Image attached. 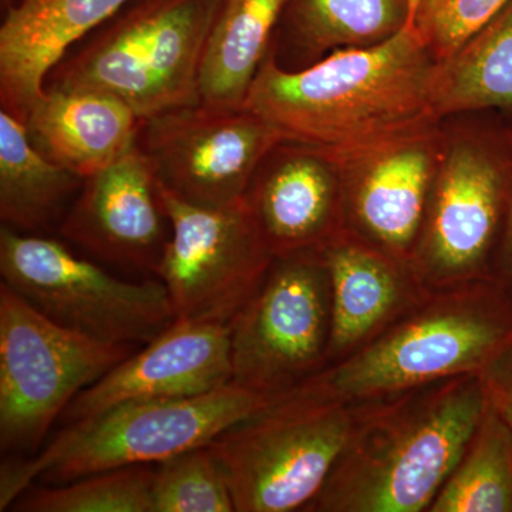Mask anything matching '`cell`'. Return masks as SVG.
Masks as SVG:
<instances>
[{
    "instance_id": "4",
    "label": "cell",
    "mask_w": 512,
    "mask_h": 512,
    "mask_svg": "<svg viewBox=\"0 0 512 512\" xmlns=\"http://www.w3.org/2000/svg\"><path fill=\"white\" fill-rule=\"evenodd\" d=\"M278 397L229 383L201 396L130 400L73 421L42 451L3 460L0 511H9L39 478L45 484L69 483L113 468L158 464L205 446Z\"/></svg>"
},
{
    "instance_id": "30",
    "label": "cell",
    "mask_w": 512,
    "mask_h": 512,
    "mask_svg": "<svg viewBox=\"0 0 512 512\" xmlns=\"http://www.w3.org/2000/svg\"><path fill=\"white\" fill-rule=\"evenodd\" d=\"M407 2H409L410 20H412L414 12H416L417 8H419V5L421 2H423V0H407Z\"/></svg>"
},
{
    "instance_id": "28",
    "label": "cell",
    "mask_w": 512,
    "mask_h": 512,
    "mask_svg": "<svg viewBox=\"0 0 512 512\" xmlns=\"http://www.w3.org/2000/svg\"><path fill=\"white\" fill-rule=\"evenodd\" d=\"M485 397L512 431V343L480 373Z\"/></svg>"
},
{
    "instance_id": "3",
    "label": "cell",
    "mask_w": 512,
    "mask_h": 512,
    "mask_svg": "<svg viewBox=\"0 0 512 512\" xmlns=\"http://www.w3.org/2000/svg\"><path fill=\"white\" fill-rule=\"evenodd\" d=\"M512 343V293L497 281L431 291L382 335L296 389L330 399H386L480 375Z\"/></svg>"
},
{
    "instance_id": "27",
    "label": "cell",
    "mask_w": 512,
    "mask_h": 512,
    "mask_svg": "<svg viewBox=\"0 0 512 512\" xmlns=\"http://www.w3.org/2000/svg\"><path fill=\"white\" fill-rule=\"evenodd\" d=\"M511 0H423L409 25L436 62L456 53Z\"/></svg>"
},
{
    "instance_id": "12",
    "label": "cell",
    "mask_w": 512,
    "mask_h": 512,
    "mask_svg": "<svg viewBox=\"0 0 512 512\" xmlns=\"http://www.w3.org/2000/svg\"><path fill=\"white\" fill-rule=\"evenodd\" d=\"M285 138L245 107L197 103L141 120L137 144L157 183L201 207L244 202L256 168Z\"/></svg>"
},
{
    "instance_id": "19",
    "label": "cell",
    "mask_w": 512,
    "mask_h": 512,
    "mask_svg": "<svg viewBox=\"0 0 512 512\" xmlns=\"http://www.w3.org/2000/svg\"><path fill=\"white\" fill-rule=\"evenodd\" d=\"M25 124L43 156L86 180L136 143L141 119L110 94L45 87Z\"/></svg>"
},
{
    "instance_id": "29",
    "label": "cell",
    "mask_w": 512,
    "mask_h": 512,
    "mask_svg": "<svg viewBox=\"0 0 512 512\" xmlns=\"http://www.w3.org/2000/svg\"><path fill=\"white\" fill-rule=\"evenodd\" d=\"M507 131L512 151V121L507 124ZM495 281L512 293V187L507 228H505L503 244H501L500 254H498L497 266H495Z\"/></svg>"
},
{
    "instance_id": "10",
    "label": "cell",
    "mask_w": 512,
    "mask_h": 512,
    "mask_svg": "<svg viewBox=\"0 0 512 512\" xmlns=\"http://www.w3.org/2000/svg\"><path fill=\"white\" fill-rule=\"evenodd\" d=\"M231 326L232 383L282 396L328 366L332 291L320 252L274 258Z\"/></svg>"
},
{
    "instance_id": "26",
    "label": "cell",
    "mask_w": 512,
    "mask_h": 512,
    "mask_svg": "<svg viewBox=\"0 0 512 512\" xmlns=\"http://www.w3.org/2000/svg\"><path fill=\"white\" fill-rule=\"evenodd\" d=\"M153 512H235L227 476L208 444L158 463Z\"/></svg>"
},
{
    "instance_id": "13",
    "label": "cell",
    "mask_w": 512,
    "mask_h": 512,
    "mask_svg": "<svg viewBox=\"0 0 512 512\" xmlns=\"http://www.w3.org/2000/svg\"><path fill=\"white\" fill-rule=\"evenodd\" d=\"M439 128L339 163L346 229L410 264L443 151Z\"/></svg>"
},
{
    "instance_id": "23",
    "label": "cell",
    "mask_w": 512,
    "mask_h": 512,
    "mask_svg": "<svg viewBox=\"0 0 512 512\" xmlns=\"http://www.w3.org/2000/svg\"><path fill=\"white\" fill-rule=\"evenodd\" d=\"M427 512H512V431L490 403Z\"/></svg>"
},
{
    "instance_id": "14",
    "label": "cell",
    "mask_w": 512,
    "mask_h": 512,
    "mask_svg": "<svg viewBox=\"0 0 512 512\" xmlns=\"http://www.w3.org/2000/svg\"><path fill=\"white\" fill-rule=\"evenodd\" d=\"M244 204L274 258L320 252L346 231L339 164L303 144L284 141L264 158Z\"/></svg>"
},
{
    "instance_id": "20",
    "label": "cell",
    "mask_w": 512,
    "mask_h": 512,
    "mask_svg": "<svg viewBox=\"0 0 512 512\" xmlns=\"http://www.w3.org/2000/svg\"><path fill=\"white\" fill-rule=\"evenodd\" d=\"M289 2L218 0L201 63V103L242 107Z\"/></svg>"
},
{
    "instance_id": "11",
    "label": "cell",
    "mask_w": 512,
    "mask_h": 512,
    "mask_svg": "<svg viewBox=\"0 0 512 512\" xmlns=\"http://www.w3.org/2000/svg\"><path fill=\"white\" fill-rule=\"evenodd\" d=\"M157 194L170 238L154 274L167 288L175 318L231 322L274 261L244 202L201 207L158 183Z\"/></svg>"
},
{
    "instance_id": "18",
    "label": "cell",
    "mask_w": 512,
    "mask_h": 512,
    "mask_svg": "<svg viewBox=\"0 0 512 512\" xmlns=\"http://www.w3.org/2000/svg\"><path fill=\"white\" fill-rule=\"evenodd\" d=\"M134 0H25L9 5L0 28L2 109L25 123L47 76L70 47Z\"/></svg>"
},
{
    "instance_id": "8",
    "label": "cell",
    "mask_w": 512,
    "mask_h": 512,
    "mask_svg": "<svg viewBox=\"0 0 512 512\" xmlns=\"http://www.w3.org/2000/svg\"><path fill=\"white\" fill-rule=\"evenodd\" d=\"M56 323L0 284V447L36 454L50 427L87 387L136 352Z\"/></svg>"
},
{
    "instance_id": "25",
    "label": "cell",
    "mask_w": 512,
    "mask_h": 512,
    "mask_svg": "<svg viewBox=\"0 0 512 512\" xmlns=\"http://www.w3.org/2000/svg\"><path fill=\"white\" fill-rule=\"evenodd\" d=\"M154 468L136 464L100 471L63 484L30 485L10 511L153 512Z\"/></svg>"
},
{
    "instance_id": "6",
    "label": "cell",
    "mask_w": 512,
    "mask_h": 512,
    "mask_svg": "<svg viewBox=\"0 0 512 512\" xmlns=\"http://www.w3.org/2000/svg\"><path fill=\"white\" fill-rule=\"evenodd\" d=\"M375 402L295 389L218 434L235 512H303Z\"/></svg>"
},
{
    "instance_id": "9",
    "label": "cell",
    "mask_w": 512,
    "mask_h": 512,
    "mask_svg": "<svg viewBox=\"0 0 512 512\" xmlns=\"http://www.w3.org/2000/svg\"><path fill=\"white\" fill-rule=\"evenodd\" d=\"M0 274L47 318L100 342L147 345L177 319L163 282L121 281L55 239L5 225Z\"/></svg>"
},
{
    "instance_id": "7",
    "label": "cell",
    "mask_w": 512,
    "mask_h": 512,
    "mask_svg": "<svg viewBox=\"0 0 512 512\" xmlns=\"http://www.w3.org/2000/svg\"><path fill=\"white\" fill-rule=\"evenodd\" d=\"M507 126L443 141L412 265L431 291L495 281L510 212Z\"/></svg>"
},
{
    "instance_id": "31",
    "label": "cell",
    "mask_w": 512,
    "mask_h": 512,
    "mask_svg": "<svg viewBox=\"0 0 512 512\" xmlns=\"http://www.w3.org/2000/svg\"><path fill=\"white\" fill-rule=\"evenodd\" d=\"M20 2H25V0H18V2H16V3H20ZM13 5H15V3H13Z\"/></svg>"
},
{
    "instance_id": "21",
    "label": "cell",
    "mask_w": 512,
    "mask_h": 512,
    "mask_svg": "<svg viewBox=\"0 0 512 512\" xmlns=\"http://www.w3.org/2000/svg\"><path fill=\"white\" fill-rule=\"evenodd\" d=\"M83 178L43 156L23 121L0 110V218L3 225L36 234L66 215Z\"/></svg>"
},
{
    "instance_id": "22",
    "label": "cell",
    "mask_w": 512,
    "mask_h": 512,
    "mask_svg": "<svg viewBox=\"0 0 512 512\" xmlns=\"http://www.w3.org/2000/svg\"><path fill=\"white\" fill-rule=\"evenodd\" d=\"M431 96L440 120L473 111H512V0L456 53L436 63Z\"/></svg>"
},
{
    "instance_id": "17",
    "label": "cell",
    "mask_w": 512,
    "mask_h": 512,
    "mask_svg": "<svg viewBox=\"0 0 512 512\" xmlns=\"http://www.w3.org/2000/svg\"><path fill=\"white\" fill-rule=\"evenodd\" d=\"M320 254L332 291L326 367L365 348L431 292L410 262L387 254L348 229Z\"/></svg>"
},
{
    "instance_id": "1",
    "label": "cell",
    "mask_w": 512,
    "mask_h": 512,
    "mask_svg": "<svg viewBox=\"0 0 512 512\" xmlns=\"http://www.w3.org/2000/svg\"><path fill=\"white\" fill-rule=\"evenodd\" d=\"M436 59L412 26L377 45L346 47L289 72L269 52L242 107L289 143L336 163L440 127L434 113Z\"/></svg>"
},
{
    "instance_id": "16",
    "label": "cell",
    "mask_w": 512,
    "mask_h": 512,
    "mask_svg": "<svg viewBox=\"0 0 512 512\" xmlns=\"http://www.w3.org/2000/svg\"><path fill=\"white\" fill-rule=\"evenodd\" d=\"M165 221L156 173L136 141L84 180L60 232L104 261L154 272L170 238Z\"/></svg>"
},
{
    "instance_id": "5",
    "label": "cell",
    "mask_w": 512,
    "mask_h": 512,
    "mask_svg": "<svg viewBox=\"0 0 512 512\" xmlns=\"http://www.w3.org/2000/svg\"><path fill=\"white\" fill-rule=\"evenodd\" d=\"M218 0H134L84 37L45 87L94 90L141 120L200 103V72Z\"/></svg>"
},
{
    "instance_id": "15",
    "label": "cell",
    "mask_w": 512,
    "mask_h": 512,
    "mask_svg": "<svg viewBox=\"0 0 512 512\" xmlns=\"http://www.w3.org/2000/svg\"><path fill=\"white\" fill-rule=\"evenodd\" d=\"M232 383L229 323L175 319L156 339L83 390L62 420L89 419L130 400L180 399Z\"/></svg>"
},
{
    "instance_id": "24",
    "label": "cell",
    "mask_w": 512,
    "mask_h": 512,
    "mask_svg": "<svg viewBox=\"0 0 512 512\" xmlns=\"http://www.w3.org/2000/svg\"><path fill=\"white\" fill-rule=\"evenodd\" d=\"M309 52L377 45L410 22L407 0H291L285 13Z\"/></svg>"
},
{
    "instance_id": "2",
    "label": "cell",
    "mask_w": 512,
    "mask_h": 512,
    "mask_svg": "<svg viewBox=\"0 0 512 512\" xmlns=\"http://www.w3.org/2000/svg\"><path fill=\"white\" fill-rule=\"evenodd\" d=\"M480 375L377 399L303 512H427L487 409Z\"/></svg>"
}]
</instances>
